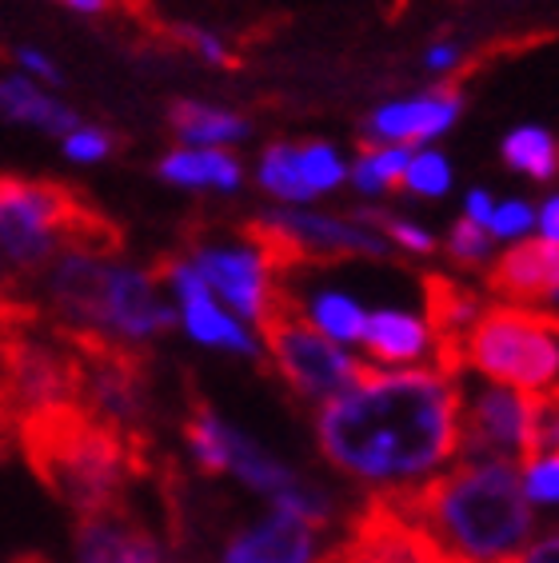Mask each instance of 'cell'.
<instances>
[{"label":"cell","mask_w":559,"mask_h":563,"mask_svg":"<svg viewBox=\"0 0 559 563\" xmlns=\"http://www.w3.org/2000/svg\"><path fill=\"white\" fill-rule=\"evenodd\" d=\"M460 379L436 368L360 372L352 388L316 412L320 455L348 479L408 488L460 452Z\"/></svg>","instance_id":"obj_1"},{"label":"cell","mask_w":559,"mask_h":563,"mask_svg":"<svg viewBox=\"0 0 559 563\" xmlns=\"http://www.w3.org/2000/svg\"><path fill=\"white\" fill-rule=\"evenodd\" d=\"M380 496L452 563H519L536 543V508L507 460H460L436 479Z\"/></svg>","instance_id":"obj_2"},{"label":"cell","mask_w":559,"mask_h":563,"mask_svg":"<svg viewBox=\"0 0 559 563\" xmlns=\"http://www.w3.org/2000/svg\"><path fill=\"white\" fill-rule=\"evenodd\" d=\"M12 444L21 448L24 464L41 479V488L61 499L76 520L129 504L132 479L156 472L152 455L129 448L80 404H61V408L24 416L12 432Z\"/></svg>","instance_id":"obj_3"},{"label":"cell","mask_w":559,"mask_h":563,"mask_svg":"<svg viewBox=\"0 0 559 563\" xmlns=\"http://www.w3.org/2000/svg\"><path fill=\"white\" fill-rule=\"evenodd\" d=\"M124 232L88 196L61 180L0 173V252L21 272H41L61 252L117 256Z\"/></svg>","instance_id":"obj_4"},{"label":"cell","mask_w":559,"mask_h":563,"mask_svg":"<svg viewBox=\"0 0 559 563\" xmlns=\"http://www.w3.org/2000/svg\"><path fill=\"white\" fill-rule=\"evenodd\" d=\"M463 368L504 384L507 391L536 396L556 391L559 344L556 316L548 308H516V303H487L475 324L463 332Z\"/></svg>","instance_id":"obj_5"},{"label":"cell","mask_w":559,"mask_h":563,"mask_svg":"<svg viewBox=\"0 0 559 563\" xmlns=\"http://www.w3.org/2000/svg\"><path fill=\"white\" fill-rule=\"evenodd\" d=\"M260 332H264V344H268V356L276 364V372L284 376L296 396L304 400H336L340 391H348L360 379L364 364L352 360L340 344H332L328 336H320L308 316L284 284H276V296H272V308L260 320Z\"/></svg>","instance_id":"obj_6"},{"label":"cell","mask_w":559,"mask_h":563,"mask_svg":"<svg viewBox=\"0 0 559 563\" xmlns=\"http://www.w3.org/2000/svg\"><path fill=\"white\" fill-rule=\"evenodd\" d=\"M316 563H452L380 492H368L348 520L344 540Z\"/></svg>","instance_id":"obj_7"},{"label":"cell","mask_w":559,"mask_h":563,"mask_svg":"<svg viewBox=\"0 0 559 563\" xmlns=\"http://www.w3.org/2000/svg\"><path fill=\"white\" fill-rule=\"evenodd\" d=\"M463 460H531V396L507 388H484L460 408Z\"/></svg>","instance_id":"obj_8"},{"label":"cell","mask_w":559,"mask_h":563,"mask_svg":"<svg viewBox=\"0 0 559 563\" xmlns=\"http://www.w3.org/2000/svg\"><path fill=\"white\" fill-rule=\"evenodd\" d=\"M152 280L173 284L176 300H180L184 332H188L196 344L224 347V352H240V356H248V360H264L256 336L240 324L237 316H228L224 308L212 300V292H208L205 280L196 276V268L188 261H176V256H168V261L156 264Z\"/></svg>","instance_id":"obj_9"},{"label":"cell","mask_w":559,"mask_h":563,"mask_svg":"<svg viewBox=\"0 0 559 563\" xmlns=\"http://www.w3.org/2000/svg\"><path fill=\"white\" fill-rule=\"evenodd\" d=\"M188 264L205 280L208 292H220L252 324H260L272 308L276 280L256 256V249H248V244H196Z\"/></svg>","instance_id":"obj_10"},{"label":"cell","mask_w":559,"mask_h":563,"mask_svg":"<svg viewBox=\"0 0 559 563\" xmlns=\"http://www.w3.org/2000/svg\"><path fill=\"white\" fill-rule=\"evenodd\" d=\"M76 563H184L129 504L76 520Z\"/></svg>","instance_id":"obj_11"},{"label":"cell","mask_w":559,"mask_h":563,"mask_svg":"<svg viewBox=\"0 0 559 563\" xmlns=\"http://www.w3.org/2000/svg\"><path fill=\"white\" fill-rule=\"evenodd\" d=\"M268 224H276L296 244L304 264H332L340 256H392L387 240L364 224L340 217H316V212H268Z\"/></svg>","instance_id":"obj_12"},{"label":"cell","mask_w":559,"mask_h":563,"mask_svg":"<svg viewBox=\"0 0 559 563\" xmlns=\"http://www.w3.org/2000/svg\"><path fill=\"white\" fill-rule=\"evenodd\" d=\"M559 288V252L548 240H516L487 268V292L516 308H548Z\"/></svg>","instance_id":"obj_13"},{"label":"cell","mask_w":559,"mask_h":563,"mask_svg":"<svg viewBox=\"0 0 559 563\" xmlns=\"http://www.w3.org/2000/svg\"><path fill=\"white\" fill-rule=\"evenodd\" d=\"M320 560V531L296 516L272 511L264 520L232 531L220 563H316Z\"/></svg>","instance_id":"obj_14"},{"label":"cell","mask_w":559,"mask_h":563,"mask_svg":"<svg viewBox=\"0 0 559 563\" xmlns=\"http://www.w3.org/2000/svg\"><path fill=\"white\" fill-rule=\"evenodd\" d=\"M456 117H460V92H456V88H436L428 97L392 100V104L376 109L372 120H368V132L380 136L384 144L408 148V144L431 141V136L448 132V124H452Z\"/></svg>","instance_id":"obj_15"},{"label":"cell","mask_w":559,"mask_h":563,"mask_svg":"<svg viewBox=\"0 0 559 563\" xmlns=\"http://www.w3.org/2000/svg\"><path fill=\"white\" fill-rule=\"evenodd\" d=\"M360 344L380 364H416V360H424L431 352V336L428 328H424V320L408 312H392V308L364 316Z\"/></svg>","instance_id":"obj_16"},{"label":"cell","mask_w":559,"mask_h":563,"mask_svg":"<svg viewBox=\"0 0 559 563\" xmlns=\"http://www.w3.org/2000/svg\"><path fill=\"white\" fill-rule=\"evenodd\" d=\"M161 176L168 185L180 188H220V192H237L244 173L240 164L220 148H180L168 152L161 161Z\"/></svg>","instance_id":"obj_17"},{"label":"cell","mask_w":559,"mask_h":563,"mask_svg":"<svg viewBox=\"0 0 559 563\" xmlns=\"http://www.w3.org/2000/svg\"><path fill=\"white\" fill-rule=\"evenodd\" d=\"M0 117L17 120V124H33L44 132H73L76 112L65 109L61 100H53L48 92H41V85L24 80V76H4L0 80Z\"/></svg>","instance_id":"obj_18"},{"label":"cell","mask_w":559,"mask_h":563,"mask_svg":"<svg viewBox=\"0 0 559 563\" xmlns=\"http://www.w3.org/2000/svg\"><path fill=\"white\" fill-rule=\"evenodd\" d=\"M184 444L193 452L196 467L205 476H228V455H224V420L212 404L205 400V391H196V384L188 379V412H184Z\"/></svg>","instance_id":"obj_19"},{"label":"cell","mask_w":559,"mask_h":563,"mask_svg":"<svg viewBox=\"0 0 559 563\" xmlns=\"http://www.w3.org/2000/svg\"><path fill=\"white\" fill-rule=\"evenodd\" d=\"M168 120H173L176 136L188 141L193 148H216V144H232L248 136L244 117L212 109V104H196V100H176Z\"/></svg>","instance_id":"obj_20"},{"label":"cell","mask_w":559,"mask_h":563,"mask_svg":"<svg viewBox=\"0 0 559 563\" xmlns=\"http://www.w3.org/2000/svg\"><path fill=\"white\" fill-rule=\"evenodd\" d=\"M504 161L512 164L516 173H527L531 180H551L559 168L556 136H551L548 129H536V124L516 129L504 141Z\"/></svg>","instance_id":"obj_21"},{"label":"cell","mask_w":559,"mask_h":563,"mask_svg":"<svg viewBox=\"0 0 559 563\" xmlns=\"http://www.w3.org/2000/svg\"><path fill=\"white\" fill-rule=\"evenodd\" d=\"M304 316H308V324H313L320 336L332 340V344L336 340L352 344V340H360V332H364V308L344 292H320Z\"/></svg>","instance_id":"obj_22"},{"label":"cell","mask_w":559,"mask_h":563,"mask_svg":"<svg viewBox=\"0 0 559 563\" xmlns=\"http://www.w3.org/2000/svg\"><path fill=\"white\" fill-rule=\"evenodd\" d=\"M412 161V148H399V144H384V148H364V156L355 161L352 185L368 196H380L387 188H396L404 180V168Z\"/></svg>","instance_id":"obj_23"},{"label":"cell","mask_w":559,"mask_h":563,"mask_svg":"<svg viewBox=\"0 0 559 563\" xmlns=\"http://www.w3.org/2000/svg\"><path fill=\"white\" fill-rule=\"evenodd\" d=\"M296 173H300V185L308 188V196L332 192L348 180V168L340 161V152L332 144L313 141V144H296Z\"/></svg>","instance_id":"obj_24"},{"label":"cell","mask_w":559,"mask_h":563,"mask_svg":"<svg viewBox=\"0 0 559 563\" xmlns=\"http://www.w3.org/2000/svg\"><path fill=\"white\" fill-rule=\"evenodd\" d=\"M260 188H268L276 200H288V205H308L313 196L300 185V173H296V144H272L260 161Z\"/></svg>","instance_id":"obj_25"},{"label":"cell","mask_w":559,"mask_h":563,"mask_svg":"<svg viewBox=\"0 0 559 563\" xmlns=\"http://www.w3.org/2000/svg\"><path fill=\"white\" fill-rule=\"evenodd\" d=\"M399 185H408L416 196H443L448 188H452V168H448V161H443L440 152H412L408 168H404V180Z\"/></svg>","instance_id":"obj_26"},{"label":"cell","mask_w":559,"mask_h":563,"mask_svg":"<svg viewBox=\"0 0 559 563\" xmlns=\"http://www.w3.org/2000/svg\"><path fill=\"white\" fill-rule=\"evenodd\" d=\"M448 256H452L460 268H480L492 256V236L487 228L472 224V220H456L452 232H448Z\"/></svg>","instance_id":"obj_27"},{"label":"cell","mask_w":559,"mask_h":563,"mask_svg":"<svg viewBox=\"0 0 559 563\" xmlns=\"http://www.w3.org/2000/svg\"><path fill=\"white\" fill-rule=\"evenodd\" d=\"M536 224V208L524 205V200H504V205L492 208V220H487V236L492 240H524Z\"/></svg>","instance_id":"obj_28"},{"label":"cell","mask_w":559,"mask_h":563,"mask_svg":"<svg viewBox=\"0 0 559 563\" xmlns=\"http://www.w3.org/2000/svg\"><path fill=\"white\" fill-rule=\"evenodd\" d=\"M524 496L527 504H556L559 496V460L556 455H544V460H531V464L524 467Z\"/></svg>","instance_id":"obj_29"},{"label":"cell","mask_w":559,"mask_h":563,"mask_svg":"<svg viewBox=\"0 0 559 563\" xmlns=\"http://www.w3.org/2000/svg\"><path fill=\"white\" fill-rule=\"evenodd\" d=\"M65 152L80 164L105 161L108 152H112V136H108V132H100V129H73L65 136Z\"/></svg>","instance_id":"obj_30"},{"label":"cell","mask_w":559,"mask_h":563,"mask_svg":"<svg viewBox=\"0 0 559 563\" xmlns=\"http://www.w3.org/2000/svg\"><path fill=\"white\" fill-rule=\"evenodd\" d=\"M176 36H180L184 44H188V48H193V53H200L208 60V65H237V60H232V56H228V48L220 41H216L212 33H200V29H176Z\"/></svg>","instance_id":"obj_31"},{"label":"cell","mask_w":559,"mask_h":563,"mask_svg":"<svg viewBox=\"0 0 559 563\" xmlns=\"http://www.w3.org/2000/svg\"><path fill=\"white\" fill-rule=\"evenodd\" d=\"M17 60H21V65L29 68L33 76L48 80V85H61V73H56V65L44 53H36V48H21V53H17Z\"/></svg>","instance_id":"obj_32"},{"label":"cell","mask_w":559,"mask_h":563,"mask_svg":"<svg viewBox=\"0 0 559 563\" xmlns=\"http://www.w3.org/2000/svg\"><path fill=\"white\" fill-rule=\"evenodd\" d=\"M492 196L484 192V188H472L468 192V200H463V220H472V224L487 228V220H492Z\"/></svg>","instance_id":"obj_33"},{"label":"cell","mask_w":559,"mask_h":563,"mask_svg":"<svg viewBox=\"0 0 559 563\" xmlns=\"http://www.w3.org/2000/svg\"><path fill=\"white\" fill-rule=\"evenodd\" d=\"M519 563H559V536H556V531L539 536V540L524 552V560H519Z\"/></svg>","instance_id":"obj_34"},{"label":"cell","mask_w":559,"mask_h":563,"mask_svg":"<svg viewBox=\"0 0 559 563\" xmlns=\"http://www.w3.org/2000/svg\"><path fill=\"white\" fill-rule=\"evenodd\" d=\"M536 224H539V240H548V244H559V200H544V208L536 212Z\"/></svg>","instance_id":"obj_35"},{"label":"cell","mask_w":559,"mask_h":563,"mask_svg":"<svg viewBox=\"0 0 559 563\" xmlns=\"http://www.w3.org/2000/svg\"><path fill=\"white\" fill-rule=\"evenodd\" d=\"M456 60H460V48H456V44H436V48H428V68H436V73L456 68Z\"/></svg>","instance_id":"obj_36"},{"label":"cell","mask_w":559,"mask_h":563,"mask_svg":"<svg viewBox=\"0 0 559 563\" xmlns=\"http://www.w3.org/2000/svg\"><path fill=\"white\" fill-rule=\"evenodd\" d=\"M65 4L76 12H105L108 9V0H65Z\"/></svg>","instance_id":"obj_37"},{"label":"cell","mask_w":559,"mask_h":563,"mask_svg":"<svg viewBox=\"0 0 559 563\" xmlns=\"http://www.w3.org/2000/svg\"><path fill=\"white\" fill-rule=\"evenodd\" d=\"M4 563H53L44 552H17V555H9Z\"/></svg>","instance_id":"obj_38"},{"label":"cell","mask_w":559,"mask_h":563,"mask_svg":"<svg viewBox=\"0 0 559 563\" xmlns=\"http://www.w3.org/2000/svg\"><path fill=\"white\" fill-rule=\"evenodd\" d=\"M4 288H9V284H4V280H0V292H4ZM9 440H4V435H0V460H4V455H9Z\"/></svg>","instance_id":"obj_39"},{"label":"cell","mask_w":559,"mask_h":563,"mask_svg":"<svg viewBox=\"0 0 559 563\" xmlns=\"http://www.w3.org/2000/svg\"><path fill=\"white\" fill-rule=\"evenodd\" d=\"M0 272H4V261H0Z\"/></svg>","instance_id":"obj_40"}]
</instances>
